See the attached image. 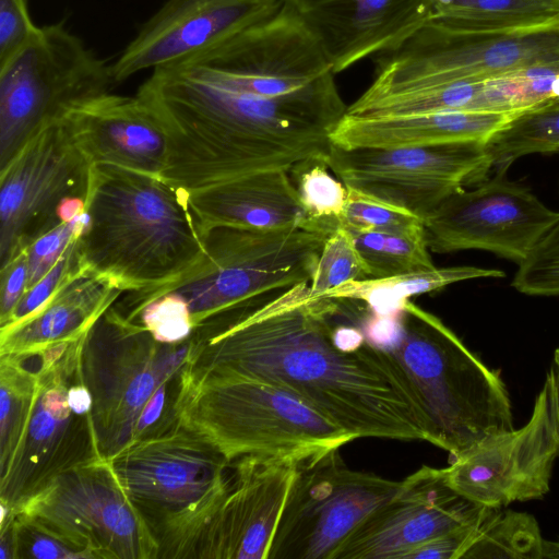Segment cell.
<instances>
[{
	"instance_id": "cell-18",
	"label": "cell",
	"mask_w": 559,
	"mask_h": 559,
	"mask_svg": "<svg viewBox=\"0 0 559 559\" xmlns=\"http://www.w3.org/2000/svg\"><path fill=\"white\" fill-rule=\"evenodd\" d=\"M284 0H166L111 63L116 84L176 68L272 16Z\"/></svg>"
},
{
	"instance_id": "cell-33",
	"label": "cell",
	"mask_w": 559,
	"mask_h": 559,
	"mask_svg": "<svg viewBox=\"0 0 559 559\" xmlns=\"http://www.w3.org/2000/svg\"><path fill=\"white\" fill-rule=\"evenodd\" d=\"M369 278L353 235L344 227L330 234L322 246L312 280L309 283L313 296H321L344 283Z\"/></svg>"
},
{
	"instance_id": "cell-28",
	"label": "cell",
	"mask_w": 559,
	"mask_h": 559,
	"mask_svg": "<svg viewBox=\"0 0 559 559\" xmlns=\"http://www.w3.org/2000/svg\"><path fill=\"white\" fill-rule=\"evenodd\" d=\"M497 173L521 156L559 151V99L512 115L485 141Z\"/></svg>"
},
{
	"instance_id": "cell-39",
	"label": "cell",
	"mask_w": 559,
	"mask_h": 559,
	"mask_svg": "<svg viewBox=\"0 0 559 559\" xmlns=\"http://www.w3.org/2000/svg\"><path fill=\"white\" fill-rule=\"evenodd\" d=\"M27 0H0V67L15 57L37 34Z\"/></svg>"
},
{
	"instance_id": "cell-13",
	"label": "cell",
	"mask_w": 559,
	"mask_h": 559,
	"mask_svg": "<svg viewBox=\"0 0 559 559\" xmlns=\"http://www.w3.org/2000/svg\"><path fill=\"white\" fill-rule=\"evenodd\" d=\"M401 485L350 469L338 450L299 463L267 559H336L350 535Z\"/></svg>"
},
{
	"instance_id": "cell-1",
	"label": "cell",
	"mask_w": 559,
	"mask_h": 559,
	"mask_svg": "<svg viewBox=\"0 0 559 559\" xmlns=\"http://www.w3.org/2000/svg\"><path fill=\"white\" fill-rule=\"evenodd\" d=\"M342 302L309 283L272 293L198 326L188 361L278 385L355 439L427 441L397 364L362 323L336 320Z\"/></svg>"
},
{
	"instance_id": "cell-31",
	"label": "cell",
	"mask_w": 559,
	"mask_h": 559,
	"mask_svg": "<svg viewBox=\"0 0 559 559\" xmlns=\"http://www.w3.org/2000/svg\"><path fill=\"white\" fill-rule=\"evenodd\" d=\"M350 234L367 265L369 278L436 267L428 252L424 224L402 230Z\"/></svg>"
},
{
	"instance_id": "cell-20",
	"label": "cell",
	"mask_w": 559,
	"mask_h": 559,
	"mask_svg": "<svg viewBox=\"0 0 559 559\" xmlns=\"http://www.w3.org/2000/svg\"><path fill=\"white\" fill-rule=\"evenodd\" d=\"M235 462L230 487L203 532L195 558L267 559L299 463L258 456Z\"/></svg>"
},
{
	"instance_id": "cell-36",
	"label": "cell",
	"mask_w": 559,
	"mask_h": 559,
	"mask_svg": "<svg viewBox=\"0 0 559 559\" xmlns=\"http://www.w3.org/2000/svg\"><path fill=\"white\" fill-rule=\"evenodd\" d=\"M134 321L164 344L182 343L194 332L188 304L176 293H166L146 304Z\"/></svg>"
},
{
	"instance_id": "cell-3",
	"label": "cell",
	"mask_w": 559,
	"mask_h": 559,
	"mask_svg": "<svg viewBox=\"0 0 559 559\" xmlns=\"http://www.w3.org/2000/svg\"><path fill=\"white\" fill-rule=\"evenodd\" d=\"M85 205L81 269L123 293L168 287L204 257L188 192L162 177L92 165Z\"/></svg>"
},
{
	"instance_id": "cell-44",
	"label": "cell",
	"mask_w": 559,
	"mask_h": 559,
	"mask_svg": "<svg viewBox=\"0 0 559 559\" xmlns=\"http://www.w3.org/2000/svg\"><path fill=\"white\" fill-rule=\"evenodd\" d=\"M448 1L450 0H430L431 2V9H432V14L433 12L440 8L441 5H443L444 3H447Z\"/></svg>"
},
{
	"instance_id": "cell-9",
	"label": "cell",
	"mask_w": 559,
	"mask_h": 559,
	"mask_svg": "<svg viewBox=\"0 0 559 559\" xmlns=\"http://www.w3.org/2000/svg\"><path fill=\"white\" fill-rule=\"evenodd\" d=\"M192 345V335L178 344L157 342L115 304L88 330L81 372L92 395L93 424L104 459L134 440L146 404L164 383L179 376Z\"/></svg>"
},
{
	"instance_id": "cell-16",
	"label": "cell",
	"mask_w": 559,
	"mask_h": 559,
	"mask_svg": "<svg viewBox=\"0 0 559 559\" xmlns=\"http://www.w3.org/2000/svg\"><path fill=\"white\" fill-rule=\"evenodd\" d=\"M559 457V408L551 371L528 421L520 429L487 436L444 467L449 485L488 508L542 499Z\"/></svg>"
},
{
	"instance_id": "cell-34",
	"label": "cell",
	"mask_w": 559,
	"mask_h": 559,
	"mask_svg": "<svg viewBox=\"0 0 559 559\" xmlns=\"http://www.w3.org/2000/svg\"><path fill=\"white\" fill-rule=\"evenodd\" d=\"M511 285L530 296H559V217L518 264Z\"/></svg>"
},
{
	"instance_id": "cell-41",
	"label": "cell",
	"mask_w": 559,
	"mask_h": 559,
	"mask_svg": "<svg viewBox=\"0 0 559 559\" xmlns=\"http://www.w3.org/2000/svg\"><path fill=\"white\" fill-rule=\"evenodd\" d=\"M26 252L1 269L0 325L4 324L27 288Z\"/></svg>"
},
{
	"instance_id": "cell-26",
	"label": "cell",
	"mask_w": 559,
	"mask_h": 559,
	"mask_svg": "<svg viewBox=\"0 0 559 559\" xmlns=\"http://www.w3.org/2000/svg\"><path fill=\"white\" fill-rule=\"evenodd\" d=\"M523 108L515 71L481 79L461 80L385 95H360L347 106L352 116H406L437 111H491L516 114Z\"/></svg>"
},
{
	"instance_id": "cell-7",
	"label": "cell",
	"mask_w": 559,
	"mask_h": 559,
	"mask_svg": "<svg viewBox=\"0 0 559 559\" xmlns=\"http://www.w3.org/2000/svg\"><path fill=\"white\" fill-rule=\"evenodd\" d=\"M328 236L300 226H214L202 234L204 257L181 280L158 290L128 292L116 306L134 321L146 304L176 293L187 301L195 330L217 314L310 283Z\"/></svg>"
},
{
	"instance_id": "cell-27",
	"label": "cell",
	"mask_w": 559,
	"mask_h": 559,
	"mask_svg": "<svg viewBox=\"0 0 559 559\" xmlns=\"http://www.w3.org/2000/svg\"><path fill=\"white\" fill-rule=\"evenodd\" d=\"M503 276L502 271L495 269L433 267L389 277L349 281L321 296L362 301L370 310L388 314L401 311L413 296L431 293L462 281Z\"/></svg>"
},
{
	"instance_id": "cell-25",
	"label": "cell",
	"mask_w": 559,
	"mask_h": 559,
	"mask_svg": "<svg viewBox=\"0 0 559 559\" xmlns=\"http://www.w3.org/2000/svg\"><path fill=\"white\" fill-rule=\"evenodd\" d=\"M512 115L491 111H437L406 116H352L345 112L331 133L342 148L425 146L486 141Z\"/></svg>"
},
{
	"instance_id": "cell-32",
	"label": "cell",
	"mask_w": 559,
	"mask_h": 559,
	"mask_svg": "<svg viewBox=\"0 0 559 559\" xmlns=\"http://www.w3.org/2000/svg\"><path fill=\"white\" fill-rule=\"evenodd\" d=\"M328 169L326 157L320 156L296 164L289 175L313 227L330 235L341 226L348 190Z\"/></svg>"
},
{
	"instance_id": "cell-29",
	"label": "cell",
	"mask_w": 559,
	"mask_h": 559,
	"mask_svg": "<svg viewBox=\"0 0 559 559\" xmlns=\"http://www.w3.org/2000/svg\"><path fill=\"white\" fill-rule=\"evenodd\" d=\"M491 508L462 559H543V540L536 519L513 510Z\"/></svg>"
},
{
	"instance_id": "cell-21",
	"label": "cell",
	"mask_w": 559,
	"mask_h": 559,
	"mask_svg": "<svg viewBox=\"0 0 559 559\" xmlns=\"http://www.w3.org/2000/svg\"><path fill=\"white\" fill-rule=\"evenodd\" d=\"M335 74L396 49L432 17L430 0H284Z\"/></svg>"
},
{
	"instance_id": "cell-45",
	"label": "cell",
	"mask_w": 559,
	"mask_h": 559,
	"mask_svg": "<svg viewBox=\"0 0 559 559\" xmlns=\"http://www.w3.org/2000/svg\"><path fill=\"white\" fill-rule=\"evenodd\" d=\"M544 1L559 5V0H544Z\"/></svg>"
},
{
	"instance_id": "cell-19",
	"label": "cell",
	"mask_w": 559,
	"mask_h": 559,
	"mask_svg": "<svg viewBox=\"0 0 559 559\" xmlns=\"http://www.w3.org/2000/svg\"><path fill=\"white\" fill-rule=\"evenodd\" d=\"M490 509L452 488L444 468L424 465L358 526L336 559H402L417 545L478 521Z\"/></svg>"
},
{
	"instance_id": "cell-4",
	"label": "cell",
	"mask_w": 559,
	"mask_h": 559,
	"mask_svg": "<svg viewBox=\"0 0 559 559\" xmlns=\"http://www.w3.org/2000/svg\"><path fill=\"white\" fill-rule=\"evenodd\" d=\"M175 411L182 425L205 438L230 463L245 456L301 463L355 440L278 385L189 361L179 374Z\"/></svg>"
},
{
	"instance_id": "cell-42",
	"label": "cell",
	"mask_w": 559,
	"mask_h": 559,
	"mask_svg": "<svg viewBox=\"0 0 559 559\" xmlns=\"http://www.w3.org/2000/svg\"><path fill=\"white\" fill-rule=\"evenodd\" d=\"M543 559H559V540H543Z\"/></svg>"
},
{
	"instance_id": "cell-37",
	"label": "cell",
	"mask_w": 559,
	"mask_h": 559,
	"mask_svg": "<svg viewBox=\"0 0 559 559\" xmlns=\"http://www.w3.org/2000/svg\"><path fill=\"white\" fill-rule=\"evenodd\" d=\"M88 225L87 213L75 219L61 223L40 238L26 251L27 288L34 286L57 263L70 242L81 236Z\"/></svg>"
},
{
	"instance_id": "cell-24",
	"label": "cell",
	"mask_w": 559,
	"mask_h": 559,
	"mask_svg": "<svg viewBox=\"0 0 559 559\" xmlns=\"http://www.w3.org/2000/svg\"><path fill=\"white\" fill-rule=\"evenodd\" d=\"M122 294L81 269L32 314L0 328V356H38L81 338Z\"/></svg>"
},
{
	"instance_id": "cell-38",
	"label": "cell",
	"mask_w": 559,
	"mask_h": 559,
	"mask_svg": "<svg viewBox=\"0 0 559 559\" xmlns=\"http://www.w3.org/2000/svg\"><path fill=\"white\" fill-rule=\"evenodd\" d=\"M76 239L78 237L70 242L49 272L24 293L7 322L0 325V328L19 322L32 314L48 301L70 277L81 270Z\"/></svg>"
},
{
	"instance_id": "cell-10",
	"label": "cell",
	"mask_w": 559,
	"mask_h": 559,
	"mask_svg": "<svg viewBox=\"0 0 559 559\" xmlns=\"http://www.w3.org/2000/svg\"><path fill=\"white\" fill-rule=\"evenodd\" d=\"M9 516L90 559L159 558L157 538L106 459L58 475L1 521Z\"/></svg>"
},
{
	"instance_id": "cell-5",
	"label": "cell",
	"mask_w": 559,
	"mask_h": 559,
	"mask_svg": "<svg viewBox=\"0 0 559 559\" xmlns=\"http://www.w3.org/2000/svg\"><path fill=\"white\" fill-rule=\"evenodd\" d=\"M388 341L420 408L427 442L460 455L487 436L513 429L511 400L487 367L439 318L407 300Z\"/></svg>"
},
{
	"instance_id": "cell-22",
	"label": "cell",
	"mask_w": 559,
	"mask_h": 559,
	"mask_svg": "<svg viewBox=\"0 0 559 559\" xmlns=\"http://www.w3.org/2000/svg\"><path fill=\"white\" fill-rule=\"evenodd\" d=\"M61 119L92 165L163 176L167 136L155 112L136 94L93 96L70 106Z\"/></svg>"
},
{
	"instance_id": "cell-14",
	"label": "cell",
	"mask_w": 559,
	"mask_h": 559,
	"mask_svg": "<svg viewBox=\"0 0 559 559\" xmlns=\"http://www.w3.org/2000/svg\"><path fill=\"white\" fill-rule=\"evenodd\" d=\"M326 164L348 188L402 207L423 222L450 195L488 179L485 141L425 146L342 148L331 143Z\"/></svg>"
},
{
	"instance_id": "cell-6",
	"label": "cell",
	"mask_w": 559,
	"mask_h": 559,
	"mask_svg": "<svg viewBox=\"0 0 559 559\" xmlns=\"http://www.w3.org/2000/svg\"><path fill=\"white\" fill-rule=\"evenodd\" d=\"M119 484L159 544V558H195L203 532L224 500L230 462L178 419L108 459Z\"/></svg>"
},
{
	"instance_id": "cell-12",
	"label": "cell",
	"mask_w": 559,
	"mask_h": 559,
	"mask_svg": "<svg viewBox=\"0 0 559 559\" xmlns=\"http://www.w3.org/2000/svg\"><path fill=\"white\" fill-rule=\"evenodd\" d=\"M84 336L38 355L32 409L11 461L0 471L1 519L58 475L104 459L92 413L73 412L68 399L81 371Z\"/></svg>"
},
{
	"instance_id": "cell-30",
	"label": "cell",
	"mask_w": 559,
	"mask_h": 559,
	"mask_svg": "<svg viewBox=\"0 0 559 559\" xmlns=\"http://www.w3.org/2000/svg\"><path fill=\"white\" fill-rule=\"evenodd\" d=\"M38 356H0V471L12 459L29 416Z\"/></svg>"
},
{
	"instance_id": "cell-8",
	"label": "cell",
	"mask_w": 559,
	"mask_h": 559,
	"mask_svg": "<svg viewBox=\"0 0 559 559\" xmlns=\"http://www.w3.org/2000/svg\"><path fill=\"white\" fill-rule=\"evenodd\" d=\"M559 62V17L534 24H472L431 17L383 53L361 94L374 97Z\"/></svg>"
},
{
	"instance_id": "cell-43",
	"label": "cell",
	"mask_w": 559,
	"mask_h": 559,
	"mask_svg": "<svg viewBox=\"0 0 559 559\" xmlns=\"http://www.w3.org/2000/svg\"><path fill=\"white\" fill-rule=\"evenodd\" d=\"M549 370L551 371V373L554 376L556 391H557L558 408H559V348H557L554 352L552 364H551V367Z\"/></svg>"
},
{
	"instance_id": "cell-35",
	"label": "cell",
	"mask_w": 559,
	"mask_h": 559,
	"mask_svg": "<svg viewBox=\"0 0 559 559\" xmlns=\"http://www.w3.org/2000/svg\"><path fill=\"white\" fill-rule=\"evenodd\" d=\"M341 226L350 233L402 230L423 225L415 214L347 187Z\"/></svg>"
},
{
	"instance_id": "cell-11",
	"label": "cell",
	"mask_w": 559,
	"mask_h": 559,
	"mask_svg": "<svg viewBox=\"0 0 559 559\" xmlns=\"http://www.w3.org/2000/svg\"><path fill=\"white\" fill-rule=\"evenodd\" d=\"M114 84L111 64L63 23L39 26L0 67V167L70 106L108 93Z\"/></svg>"
},
{
	"instance_id": "cell-17",
	"label": "cell",
	"mask_w": 559,
	"mask_h": 559,
	"mask_svg": "<svg viewBox=\"0 0 559 559\" xmlns=\"http://www.w3.org/2000/svg\"><path fill=\"white\" fill-rule=\"evenodd\" d=\"M558 217L530 189L497 173L450 195L423 223L433 252L478 249L520 264Z\"/></svg>"
},
{
	"instance_id": "cell-2",
	"label": "cell",
	"mask_w": 559,
	"mask_h": 559,
	"mask_svg": "<svg viewBox=\"0 0 559 559\" xmlns=\"http://www.w3.org/2000/svg\"><path fill=\"white\" fill-rule=\"evenodd\" d=\"M136 95L167 136L162 178L187 192L326 157L347 110L335 79L312 84L284 66L255 67L223 84L157 69Z\"/></svg>"
},
{
	"instance_id": "cell-23",
	"label": "cell",
	"mask_w": 559,
	"mask_h": 559,
	"mask_svg": "<svg viewBox=\"0 0 559 559\" xmlns=\"http://www.w3.org/2000/svg\"><path fill=\"white\" fill-rule=\"evenodd\" d=\"M189 206L202 234L214 226L317 230L300 204L289 171L273 169L188 192ZM321 233V231H320Z\"/></svg>"
},
{
	"instance_id": "cell-40",
	"label": "cell",
	"mask_w": 559,
	"mask_h": 559,
	"mask_svg": "<svg viewBox=\"0 0 559 559\" xmlns=\"http://www.w3.org/2000/svg\"><path fill=\"white\" fill-rule=\"evenodd\" d=\"M485 516L417 545L406 551L402 559H462Z\"/></svg>"
},
{
	"instance_id": "cell-15",
	"label": "cell",
	"mask_w": 559,
	"mask_h": 559,
	"mask_svg": "<svg viewBox=\"0 0 559 559\" xmlns=\"http://www.w3.org/2000/svg\"><path fill=\"white\" fill-rule=\"evenodd\" d=\"M91 167L61 118L40 128L0 167L1 269L61 224L64 200H86Z\"/></svg>"
}]
</instances>
